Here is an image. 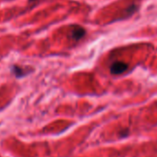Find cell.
Instances as JSON below:
<instances>
[{
    "instance_id": "cell-1",
    "label": "cell",
    "mask_w": 157,
    "mask_h": 157,
    "mask_svg": "<svg viewBox=\"0 0 157 157\" xmlns=\"http://www.w3.org/2000/svg\"><path fill=\"white\" fill-rule=\"evenodd\" d=\"M86 35V30L80 25H72L70 27V37L75 41H80Z\"/></svg>"
},
{
    "instance_id": "cell-2",
    "label": "cell",
    "mask_w": 157,
    "mask_h": 157,
    "mask_svg": "<svg viewBox=\"0 0 157 157\" xmlns=\"http://www.w3.org/2000/svg\"><path fill=\"white\" fill-rule=\"evenodd\" d=\"M128 67V65L123 61H116L110 67V72L113 75H119L124 73Z\"/></svg>"
},
{
    "instance_id": "cell-3",
    "label": "cell",
    "mask_w": 157,
    "mask_h": 157,
    "mask_svg": "<svg viewBox=\"0 0 157 157\" xmlns=\"http://www.w3.org/2000/svg\"><path fill=\"white\" fill-rule=\"evenodd\" d=\"M12 71L14 72V74L16 76H22L24 74V70L22 68H21L20 67H18V66H14L12 67Z\"/></svg>"
},
{
    "instance_id": "cell-4",
    "label": "cell",
    "mask_w": 157,
    "mask_h": 157,
    "mask_svg": "<svg viewBox=\"0 0 157 157\" xmlns=\"http://www.w3.org/2000/svg\"><path fill=\"white\" fill-rule=\"evenodd\" d=\"M119 135H120V137H127L128 135V129H123V130H121L120 132H119Z\"/></svg>"
},
{
    "instance_id": "cell-5",
    "label": "cell",
    "mask_w": 157,
    "mask_h": 157,
    "mask_svg": "<svg viewBox=\"0 0 157 157\" xmlns=\"http://www.w3.org/2000/svg\"><path fill=\"white\" fill-rule=\"evenodd\" d=\"M28 1H29V3H33L35 1H38V0H28Z\"/></svg>"
}]
</instances>
